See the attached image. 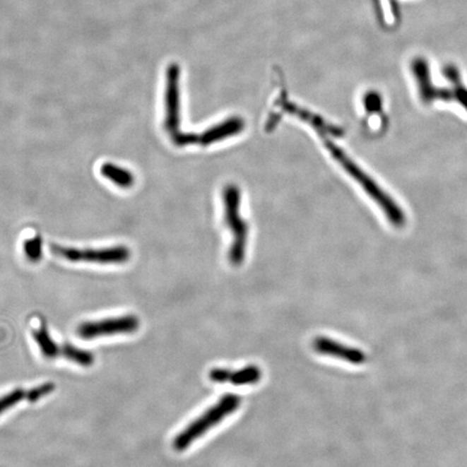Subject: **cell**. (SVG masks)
Masks as SVG:
<instances>
[{
	"label": "cell",
	"mask_w": 467,
	"mask_h": 467,
	"mask_svg": "<svg viewBox=\"0 0 467 467\" xmlns=\"http://www.w3.org/2000/svg\"><path fill=\"white\" fill-rule=\"evenodd\" d=\"M242 403V398L234 394H226L217 403L207 410L201 417L191 422L187 427L175 438L173 447L177 451H184L197 438L213 426L218 425L222 420L235 412Z\"/></svg>",
	"instance_id": "cell-1"
},
{
	"label": "cell",
	"mask_w": 467,
	"mask_h": 467,
	"mask_svg": "<svg viewBox=\"0 0 467 467\" xmlns=\"http://www.w3.org/2000/svg\"><path fill=\"white\" fill-rule=\"evenodd\" d=\"M326 146H328L332 155L340 161V164L345 168V170H348L350 175H353L365 187L367 193L382 207L383 211L387 215V219L395 226H403L405 224L406 218L399 206H397L391 197H389L378 185L375 184L366 173L362 172L350 159H348V157H346L340 148L334 146L331 142H326Z\"/></svg>",
	"instance_id": "cell-2"
},
{
	"label": "cell",
	"mask_w": 467,
	"mask_h": 467,
	"mask_svg": "<svg viewBox=\"0 0 467 467\" xmlns=\"http://www.w3.org/2000/svg\"><path fill=\"white\" fill-rule=\"evenodd\" d=\"M51 254L69 262L97 263V264H124L131 258V251L126 246L101 249H79L52 244Z\"/></svg>",
	"instance_id": "cell-3"
},
{
	"label": "cell",
	"mask_w": 467,
	"mask_h": 467,
	"mask_svg": "<svg viewBox=\"0 0 467 467\" xmlns=\"http://www.w3.org/2000/svg\"><path fill=\"white\" fill-rule=\"evenodd\" d=\"M226 222L232 232V244L230 250V260L238 265L244 261V248L247 244V227L244 220L240 217V191L235 187H228L223 193Z\"/></svg>",
	"instance_id": "cell-4"
},
{
	"label": "cell",
	"mask_w": 467,
	"mask_h": 467,
	"mask_svg": "<svg viewBox=\"0 0 467 467\" xmlns=\"http://www.w3.org/2000/svg\"><path fill=\"white\" fill-rule=\"evenodd\" d=\"M138 327L140 320L136 316L124 315L99 321L83 322L77 329V333L83 340H93L100 336L134 333Z\"/></svg>",
	"instance_id": "cell-5"
},
{
	"label": "cell",
	"mask_w": 467,
	"mask_h": 467,
	"mask_svg": "<svg viewBox=\"0 0 467 467\" xmlns=\"http://www.w3.org/2000/svg\"><path fill=\"white\" fill-rule=\"evenodd\" d=\"M179 69L177 64H171L167 71L166 116L165 130L170 138L179 132Z\"/></svg>",
	"instance_id": "cell-6"
},
{
	"label": "cell",
	"mask_w": 467,
	"mask_h": 467,
	"mask_svg": "<svg viewBox=\"0 0 467 467\" xmlns=\"http://www.w3.org/2000/svg\"><path fill=\"white\" fill-rule=\"evenodd\" d=\"M313 348L319 354L334 357L353 365H362L367 362V355L362 350L344 345L327 336L314 338Z\"/></svg>",
	"instance_id": "cell-7"
},
{
	"label": "cell",
	"mask_w": 467,
	"mask_h": 467,
	"mask_svg": "<svg viewBox=\"0 0 467 467\" xmlns=\"http://www.w3.org/2000/svg\"><path fill=\"white\" fill-rule=\"evenodd\" d=\"M209 378L214 383H230L232 385L256 384L262 378V370L256 366H247L238 370L214 368Z\"/></svg>",
	"instance_id": "cell-8"
},
{
	"label": "cell",
	"mask_w": 467,
	"mask_h": 467,
	"mask_svg": "<svg viewBox=\"0 0 467 467\" xmlns=\"http://www.w3.org/2000/svg\"><path fill=\"white\" fill-rule=\"evenodd\" d=\"M244 127V122L240 119H230L227 122L220 124L219 126L211 128L207 131L199 134V144L201 146H209L211 143L218 142L223 140L232 134H238Z\"/></svg>",
	"instance_id": "cell-9"
},
{
	"label": "cell",
	"mask_w": 467,
	"mask_h": 467,
	"mask_svg": "<svg viewBox=\"0 0 467 467\" xmlns=\"http://www.w3.org/2000/svg\"><path fill=\"white\" fill-rule=\"evenodd\" d=\"M100 172L112 183L122 189H130L134 184V175L131 171L112 162H105L100 168Z\"/></svg>",
	"instance_id": "cell-10"
},
{
	"label": "cell",
	"mask_w": 467,
	"mask_h": 467,
	"mask_svg": "<svg viewBox=\"0 0 467 467\" xmlns=\"http://www.w3.org/2000/svg\"><path fill=\"white\" fill-rule=\"evenodd\" d=\"M32 338L40 346L42 356L48 359H54L60 356L61 345L57 344L51 338L46 326H42L37 330L32 331Z\"/></svg>",
	"instance_id": "cell-11"
},
{
	"label": "cell",
	"mask_w": 467,
	"mask_h": 467,
	"mask_svg": "<svg viewBox=\"0 0 467 467\" xmlns=\"http://www.w3.org/2000/svg\"><path fill=\"white\" fill-rule=\"evenodd\" d=\"M61 357H64L67 360L81 365L83 367L93 366L95 362V356L93 353L88 350H81V348H75L71 344H63L61 345Z\"/></svg>",
	"instance_id": "cell-12"
},
{
	"label": "cell",
	"mask_w": 467,
	"mask_h": 467,
	"mask_svg": "<svg viewBox=\"0 0 467 467\" xmlns=\"http://www.w3.org/2000/svg\"><path fill=\"white\" fill-rule=\"evenodd\" d=\"M23 251L28 261L32 263L40 262L42 256V240L40 236L24 240Z\"/></svg>",
	"instance_id": "cell-13"
},
{
	"label": "cell",
	"mask_w": 467,
	"mask_h": 467,
	"mask_svg": "<svg viewBox=\"0 0 467 467\" xmlns=\"http://www.w3.org/2000/svg\"><path fill=\"white\" fill-rule=\"evenodd\" d=\"M26 391L22 389H16L0 397V415H3L4 412L11 409L16 403L26 399Z\"/></svg>",
	"instance_id": "cell-14"
},
{
	"label": "cell",
	"mask_w": 467,
	"mask_h": 467,
	"mask_svg": "<svg viewBox=\"0 0 467 467\" xmlns=\"http://www.w3.org/2000/svg\"><path fill=\"white\" fill-rule=\"evenodd\" d=\"M56 389V385L53 383H45V384L40 385V386L34 387L26 391V401L30 403H36L40 401L42 397L47 396L49 394L52 393Z\"/></svg>",
	"instance_id": "cell-15"
}]
</instances>
